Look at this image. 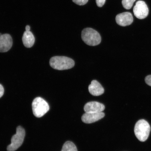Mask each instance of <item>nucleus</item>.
<instances>
[{"label": "nucleus", "instance_id": "obj_1", "mask_svg": "<svg viewBox=\"0 0 151 151\" xmlns=\"http://www.w3.org/2000/svg\"><path fill=\"white\" fill-rule=\"evenodd\" d=\"M50 63L53 68L60 70L71 69L75 65L73 60L65 56L53 57L50 58Z\"/></svg>", "mask_w": 151, "mask_h": 151}, {"label": "nucleus", "instance_id": "obj_2", "mask_svg": "<svg viewBox=\"0 0 151 151\" xmlns=\"http://www.w3.org/2000/svg\"><path fill=\"white\" fill-rule=\"evenodd\" d=\"M150 130V126L148 122L141 119L136 124L134 131L136 137L139 141L145 142L148 139Z\"/></svg>", "mask_w": 151, "mask_h": 151}, {"label": "nucleus", "instance_id": "obj_3", "mask_svg": "<svg viewBox=\"0 0 151 151\" xmlns=\"http://www.w3.org/2000/svg\"><path fill=\"white\" fill-rule=\"evenodd\" d=\"M82 37L84 42L90 46H97L99 44L101 41L100 34L91 28H86L83 30Z\"/></svg>", "mask_w": 151, "mask_h": 151}, {"label": "nucleus", "instance_id": "obj_4", "mask_svg": "<svg viewBox=\"0 0 151 151\" xmlns=\"http://www.w3.org/2000/svg\"><path fill=\"white\" fill-rule=\"evenodd\" d=\"M33 114L37 118H41L50 109L48 103L41 97H37L34 99L32 103Z\"/></svg>", "mask_w": 151, "mask_h": 151}, {"label": "nucleus", "instance_id": "obj_5", "mask_svg": "<svg viewBox=\"0 0 151 151\" xmlns=\"http://www.w3.org/2000/svg\"><path fill=\"white\" fill-rule=\"evenodd\" d=\"M25 136V130L21 126L17 128L16 133L13 135L11 143L7 147V151H15L22 146Z\"/></svg>", "mask_w": 151, "mask_h": 151}, {"label": "nucleus", "instance_id": "obj_6", "mask_svg": "<svg viewBox=\"0 0 151 151\" xmlns=\"http://www.w3.org/2000/svg\"><path fill=\"white\" fill-rule=\"evenodd\" d=\"M134 14L140 19H145L148 16L149 9L146 3L142 1H137L134 7Z\"/></svg>", "mask_w": 151, "mask_h": 151}, {"label": "nucleus", "instance_id": "obj_7", "mask_svg": "<svg viewBox=\"0 0 151 151\" xmlns=\"http://www.w3.org/2000/svg\"><path fill=\"white\" fill-rule=\"evenodd\" d=\"M105 113L101 112H86L82 117V122L86 124H91L103 118Z\"/></svg>", "mask_w": 151, "mask_h": 151}, {"label": "nucleus", "instance_id": "obj_8", "mask_svg": "<svg viewBox=\"0 0 151 151\" xmlns=\"http://www.w3.org/2000/svg\"><path fill=\"white\" fill-rule=\"evenodd\" d=\"M117 24L121 26H126L130 25L133 22L132 14L129 12L122 13L117 15L116 18Z\"/></svg>", "mask_w": 151, "mask_h": 151}, {"label": "nucleus", "instance_id": "obj_9", "mask_svg": "<svg viewBox=\"0 0 151 151\" xmlns=\"http://www.w3.org/2000/svg\"><path fill=\"white\" fill-rule=\"evenodd\" d=\"M13 41L10 35L6 34L0 37V52H6L10 50Z\"/></svg>", "mask_w": 151, "mask_h": 151}, {"label": "nucleus", "instance_id": "obj_10", "mask_svg": "<svg viewBox=\"0 0 151 151\" xmlns=\"http://www.w3.org/2000/svg\"><path fill=\"white\" fill-rule=\"evenodd\" d=\"M105 109V106L103 104L97 101H91L87 103L84 108L86 112H102Z\"/></svg>", "mask_w": 151, "mask_h": 151}, {"label": "nucleus", "instance_id": "obj_11", "mask_svg": "<svg viewBox=\"0 0 151 151\" xmlns=\"http://www.w3.org/2000/svg\"><path fill=\"white\" fill-rule=\"evenodd\" d=\"M88 91L91 94L94 96H99L104 93V90L99 82L92 81L88 86Z\"/></svg>", "mask_w": 151, "mask_h": 151}, {"label": "nucleus", "instance_id": "obj_12", "mask_svg": "<svg viewBox=\"0 0 151 151\" xmlns=\"http://www.w3.org/2000/svg\"><path fill=\"white\" fill-rule=\"evenodd\" d=\"M22 41L24 46L27 48H31L35 42V37L30 31L24 32L22 37Z\"/></svg>", "mask_w": 151, "mask_h": 151}, {"label": "nucleus", "instance_id": "obj_13", "mask_svg": "<svg viewBox=\"0 0 151 151\" xmlns=\"http://www.w3.org/2000/svg\"><path fill=\"white\" fill-rule=\"evenodd\" d=\"M61 151H78L77 147L72 142H66L62 147Z\"/></svg>", "mask_w": 151, "mask_h": 151}, {"label": "nucleus", "instance_id": "obj_14", "mask_svg": "<svg viewBox=\"0 0 151 151\" xmlns=\"http://www.w3.org/2000/svg\"><path fill=\"white\" fill-rule=\"evenodd\" d=\"M136 0H122V3L124 8L129 9L132 8Z\"/></svg>", "mask_w": 151, "mask_h": 151}, {"label": "nucleus", "instance_id": "obj_15", "mask_svg": "<svg viewBox=\"0 0 151 151\" xmlns=\"http://www.w3.org/2000/svg\"><path fill=\"white\" fill-rule=\"evenodd\" d=\"M73 1L77 5H83L86 4L88 0H73Z\"/></svg>", "mask_w": 151, "mask_h": 151}, {"label": "nucleus", "instance_id": "obj_16", "mask_svg": "<svg viewBox=\"0 0 151 151\" xmlns=\"http://www.w3.org/2000/svg\"><path fill=\"white\" fill-rule=\"evenodd\" d=\"M106 0H96L97 5L99 7H101L105 4Z\"/></svg>", "mask_w": 151, "mask_h": 151}, {"label": "nucleus", "instance_id": "obj_17", "mask_svg": "<svg viewBox=\"0 0 151 151\" xmlns=\"http://www.w3.org/2000/svg\"><path fill=\"white\" fill-rule=\"evenodd\" d=\"M145 82L149 86H151V75L148 76L145 78Z\"/></svg>", "mask_w": 151, "mask_h": 151}, {"label": "nucleus", "instance_id": "obj_18", "mask_svg": "<svg viewBox=\"0 0 151 151\" xmlns=\"http://www.w3.org/2000/svg\"><path fill=\"white\" fill-rule=\"evenodd\" d=\"M4 88L1 84H0V98L2 97L4 93Z\"/></svg>", "mask_w": 151, "mask_h": 151}, {"label": "nucleus", "instance_id": "obj_19", "mask_svg": "<svg viewBox=\"0 0 151 151\" xmlns=\"http://www.w3.org/2000/svg\"><path fill=\"white\" fill-rule=\"evenodd\" d=\"M30 29V26H26V31H29V30Z\"/></svg>", "mask_w": 151, "mask_h": 151}, {"label": "nucleus", "instance_id": "obj_20", "mask_svg": "<svg viewBox=\"0 0 151 151\" xmlns=\"http://www.w3.org/2000/svg\"><path fill=\"white\" fill-rule=\"evenodd\" d=\"M2 35L1 33H0V37Z\"/></svg>", "mask_w": 151, "mask_h": 151}]
</instances>
